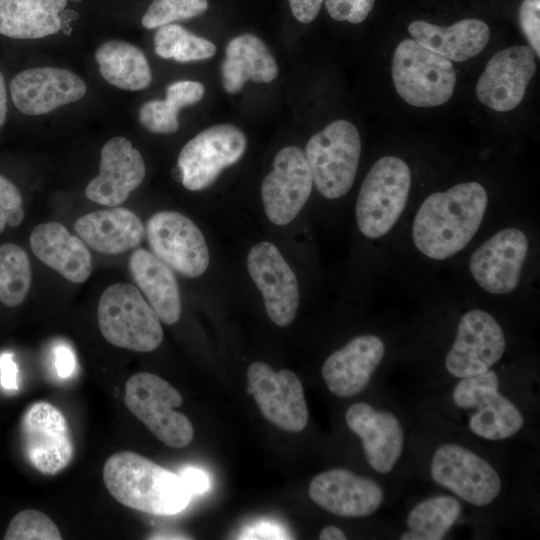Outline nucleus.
Masks as SVG:
<instances>
[{
    "mask_svg": "<svg viewBox=\"0 0 540 540\" xmlns=\"http://www.w3.org/2000/svg\"><path fill=\"white\" fill-rule=\"evenodd\" d=\"M5 540H60L57 525L45 513L38 510H23L10 521L4 535Z\"/></svg>",
    "mask_w": 540,
    "mask_h": 540,
    "instance_id": "c9c22d12",
    "label": "nucleus"
},
{
    "mask_svg": "<svg viewBox=\"0 0 540 540\" xmlns=\"http://www.w3.org/2000/svg\"><path fill=\"white\" fill-rule=\"evenodd\" d=\"M72 1H74V2H79V1H81V0H72Z\"/></svg>",
    "mask_w": 540,
    "mask_h": 540,
    "instance_id": "49530a36",
    "label": "nucleus"
},
{
    "mask_svg": "<svg viewBox=\"0 0 540 540\" xmlns=\"http://www.w3.org/2000/svg\"><path fill=\"white\" fill-rule=\"evenodd\" d=\"M497 374L487 370L481 374L461 378L452 398L464 409L475 408L470 416L469 428L487 440H503L514 436L524 425L519 409L498 391Z\"/></svg>",
    "mask_w": 540,
    "mask_h": 540,
    "instance_id": "6e6552de",
    "label": "nucleus"
},
{
    "mask_svg": "<svg viewBox=\"0 0 540 540\" xmlns=\"http://www.w3.org/2000/svg\"><path fill=\"white\" fill-rule=\"evenodd\" d=\"M178 475L191 495L204 493L209 487L207 474L198 468L186 467Z\"/></svg>",
    "mask_w": 540,
    "mask_h": 540,
    "instance_id": "ea45409f",
    "label": "nucleus"
},
{
    "mask_svg": "<svg viewBox=\"0 0 540 540\" xmlns=\"http://www.w3.org/2000/svg\"><path fill=\"white\" fill-rule=\"evenodd\" d=\"M345 418L349 429L361 439L368 464L378 473H389L399 460L404 444V431L398 418L364 402L351 405Z\"/></svg>",
    "mask_w": 540,
    "mask_h": 540,
    "instance_id": "5701e85b",
    "label": "nucleus"
},
{
    "mask_svg": "<svg viewBox=\"0 0 540 540\" xmlns=\"http://www.w3.org/2000/svg\"><path fill=\"white\" fill-rule=\"evenodd\" d=\"M248 386L262 415L282 430L301 432L309 411L302 383L286 369L275 372L268 364L253 362L247 369Z\"/></svg>",
    "mask_w": 540,
    "mask_h": 540,
    "instance_id": "ddd939ff",
    "label": "nucleus"
},
{
    "mask_svg": "<svg viewBox=\"0 0 540 540\" xmlns=\"http://www.w3.org/2000/svg\"><path fill=\"white\" fill-rule=\"evenodd\" d=\"M310 498L328 512L341 517H366L378 510L384 499L381 486L371 478L335 468L315 476Z\"/></svg>",
    "mask_w": 540,
    "mask_h": 540,
    "instance_id": "412c9836",
    "label": "nucleus"
},
{
    "mask_svg": "<svg viewBox=\"0 0 540 540\" xmlns=\"http://www.w3.org/2000/svg\"><path fill=\"white\" fill-rule=\"evenodd\" d=\"M154 50L161 58L181 63L209 59L216 53L214 43L177 24L158 28L154 36Z\"/></svg>",
    "mask_w": 540,
    "mask_h": 540,
    "instance_id": "473e14b6",
    "label": "nucleus"
},
{
    "mask_svg": "<svg viewBox=\"0 0 540 540\" xmlns=\"http://www.w3.org/2000/svg\"><path fill=\"white\" fill-rule=\"evenodd\" d=\"M146 167L130 140L114 137L101 150L99 174L85 188L86 197L98 204L116 207L144 180Z\"/></svg>",
    "mask_w": 540,
    "mask_h": 540,
    "instance_id": "aec40b11",
    "label": "nucleus"
},
{
    "mask_svg": "<svg viewBox=\"0 0 540 540\" xmlns=\"http://www.w3.org/2000/svg\"><path fill=\"white\" fill-rule=\"evenodd\" d=\"M145 233L152 253L176 272L191 278L209 265V250L201 230L185 215L160 211L147 221Z\"/></svg>",
    "mask_w": 540,
    "mask_h": 540,
    "instance_id": "9d476101",
    "label": "nucleus"
},
{
    "mask_svg": "<svg viewBox=\"0 0 540 540\" xmlns=\"http://www.w3.org/2000/svg\"><path fill=\"white\" fill-rule=\"evenodd\" d=\"M522 33L537 58L540 56V0H523L518 12Z\"/></svg>",
    "mask_w": 540,
    "mask_h": 540,
    "instance_id": "58836bf2",
    "label": "nucleus"
},
{
    "mask_svg": "<svg viewBox=\"0 0 540 540\" xmlns=\"http://www.w3.org/2000/svg\"><path fill=\"white\" fill-rule=\"evenodd\" d=\"M86 91V84L78 75L57 67L23 70L10 83L14 105L20 112L31 116L43 115L76 102Z\"/></svg>",
    "mask_w": 540,
    "mask_h": 540,
    "instance_id": "6ab92c4d",
    "label": "nucleus"
},
{
    "mask_svg": "<svg viewBox=\"0 0 540 540\" xmlns=\"http://www.w3.org/2000/svg\"><path fill=\"white\" fill-rule=\"evenodd\" d=\"M204 92L203 84L197 81L173 82L166 89L165 100H150L142 104L139 122L152 133H174L179 127L178 111L199 102Z\"/></svg>",
    "mask_w": 540,
    "mask_h": 540,
    "instance_id": "7c9ffc66",
    "label": "nucleus"
},
{
    "mask_svg": "<svg viewBox=\"0 0 540 540\" xmlns=\"http://www.w3.org/2000/svg\"><path fill=\"white\" fill-rule=\"evenodd\" d=\"M461 514L460 503L451 496L438 495L417 504L407 516L408 531L401 540H440Z\"/></svg>",
    "mask_w": 540,
    "mask_h": 540,
    "instance_id": "2f4dec72",
    "label": "nucleus"
},
{
    "mask_svg": "<svg viewBox=\"0 0 540 540\" xmlns=\"http://www.w3.org/2000/svg\"><path fill=\"white\" fill-rule=\"evenodd\" d=\"M54 364L57 374L62 378H68L75 372L76 360L72 350L64 345H57L54 349Z\"/></svg>",
    "mask_w": 540,
    "mask_h": 540,
    "instance_id": "37998d69",
    "label": "nucleus"
},
{
    "mask_svg": "<svg viewBox=\"0 0 540 540\" xmlns=\"http://www.w3.org/2000/svg\"><path fill=\"white\" fill-rule=\"evenodd\" d=\"M0 382L7 390H18V367L10 352L2 353L0 356Z\"/></svg>",
    "mask_w": 540,
    "mask_h": 540,
    "instance_id": "79ce46f5",
    "label": "nucleus"
},
{
    "mask_svg": "<svg viewBox=\"0 0 540 540\" xmlns=\"http://www.w3.org/2000/svg\"><path fill=\"white\" fill-rule=\"evenodd\" d=\"M7 115V95L5 88V80L3 74L0 72V126H2L6 120Z\"/></svg>",
    "mask_w": 540,
    "mask_h": 540,
    "instance_id": "a18cd8bd",
    "label": "nucleus"
},
{
    "mask_svg": "<svg viewBox=\"0 0 540 540\" xmlns=\"http://www.w3.org/2000/svg\"><path fill=\"white\" fill-rule=\"evenodd\" d=\"M95 59L101 76L119 89L143 90L152 81L144 52L126 41L111 40L103 43L97 48Z\"/></svg>",
    "mask_w": 540,
    "mask_h": 540,
    "instance_id": "c756f323",
    "label": "nucleus"
},
{
    "mask_svg": "<svg viewBox=\"0 0 540 540\" xmlns=\"http://www.w3.org/2000/svg\"><path fill=\"white\" fill-rule=\"evenodd\" d=\"M535 56L527 45L511 46L493 55L478 79V100L499 112L517 107L535 74Z\"/></svg>",
    "mask_w": 540,
    "mask_h": 540,
    "instance_id": "f3484780",
    "label": "nucleus"
},
{
    "mask_svg": "<svg viewBox=\"0 0 540 540\" xmlns=\"http://www.w3.org/2000/svg\"><path fill=\"white\" fill-rule=\"evenodd\" d=\"M23 219V200L19 189L0 175V233L6 225L16 227Z\"/></svg>",
    "mask_w": 540,
    "mask_h": 540,
    "instance_id": "e433bc0d",
    "label": "nucleus"
},
{
    "mask_svg": "<svg viewBox=\"0 0 540 540\" xmlns=\"http://www.w3.org/2000/svg\"><path fill=\"white\" fill-rule=\"evenodd\" d=\"M66 4L67 0H0V34L16 39L56 34Z\"/></svg>",
    "mask_w": 540,
    "mask_h": 540,
    "instance_id": "c85d7f7f",
    "label": "nucleus"
},
{
    "mask_svg": "<svg viewBox=\"0 0 540 540\" xmlns=\"http://www.w3.org/2000/svg\"><path fill=\"white\" fill-rule=\"evenodd\" d=\"M221 74L224 90L236 93L247 81H273L278 75V66L265 43L256 35L245 33L227 44Z\"/></svg>",
    "mask_w": 540,
    "mask_h": 540,
    "instance_id": "cd10ccee",
    "label": "nucleus"
},
{
    "mask_svg": "<svg viewBox=\"0 0 540 540\" xmlns=\"http://www.w3.org/2000/svg\"><path fill=\"white\" fill-rule=\"evenodd\" d=\"M384 354L385 346L378 336L367 334L353 338L323 363L321 374L327 388L340 398L361 393Z\"/></svg>",
    "mask_w": 540,
    "mask_h": 540,
    "instance_id": "4be33fe9",
    "label": "nucleus"
},
{
    "mask_svg": "<svg viewBox=\"0 0 540 540\" xmlns=\"http://www.w3.org/2000/svg\"><path fill=\"white\" fill-rule=\"evenodd\" d=\"M374 3L375 0H325L326 9L334 20L353 24L363 22Z\"/></svg>",
    "mask_w": 540,
    "mask_h": 540,
    "instance_id": "4c0bfd02",
    "label": "nucleus"
},
{
    "mask_svg": "<svg viewBox=\"0 0 540 540\" xmlns=\"http://www.w3.org/2000/svg\"><path fill=\"white\" fill-rule=\"evenodd\" d=\"M103 481L119 503L154 515L179 513L192 496L178 474L131 451L115 453L106 460Z\"/></svg>",
    "mask_w": 540,
    "mask_h": 540,
    "instance_id": "f03ea898",
    "label": "nucleus"
},
{
    "mask_svg": "<svg viewBox=\"0 0 540 540\" xmlns=\"http://www.w3.org/2000/svg\"><path fill=\"white\" fill-rule=\"evenodd\" d=\"M313 185L305 153L297 146L275 155L272 171L264 178L261 196L268 219L279 226L290 223L307 202Z\"/></svg>",
    "mask_w": 540,
    "mask_h": 540,
    "instance_id": "2eb2a0df",
    "label": "nucleus"
},
{
    "mask_svg": "<svg viewBox=\"0 0 540 540\" xmlns=\"http://www.w3.org/2000/svg\"><path fill=\"white\" fill-rule=\"evenodd\" d=\"M503 330L488 312L473 309L459 321L445 366L454 377L465 378L489 370L504 354Z\"/></svg>",
    "mask_w": 540,
    "mask_h": 540,
    "instance_id": "4468645a",
    "label": "nucleus"
},
{
    "mask_svg": "<svg viewBox=\"0 0 540 540\" xmlns=\"http://www.w3.org/2000/svg\"><path fill=\"white\" fill-rule=\"evenodd\" d=\"M74 229L87 246L111 255L135 248L145 236L139 217L122 207L88 213L76 220Z\"/></svg>",
    "mask_w": 540,
    "mask_h": 540,
    "instance_id": "393cba45",
    "label": "nucleus"
},
{
    "mask_svg": "<svg viewBox=\"0 0 540 540\" xmlns=\"http://www.w3.org/2000/svg\"><path fill=\"white\" fill-rule=\"evenodd\" d=\"M247 268L262 294L270 320L281 327L290 325L299 307V287L277 247L267 241L254 245L247 256Z\"/></svg>",
    "mask_w": 540,
    "mask_h": 540,
    "instance_id": "dca6fc26",
    "label": "nucleus"
},
{
    "mask_svg": "<svg viewBox=\"0 0 540 540\" xmlns=\"http://www.w3.org/2000/svg\"><path fill=\"white\" fill-rule=\"evenodd\" d=\"M527 254L526 235L516 228L502 229L474 251L470 272L486 292L507 294L518 286Z\"/></svg>",
    "mask_w": 540,
    "mask_h": 540,
    "instance_id": "a211bd4d",
    "label": "nucleus"
},
{
    "mask_svg": "<svg viewBox=\"0 0 540 540\" xmlns=\"http://www.w3.org/2000/svg\"><path fill=\"white\" fill-rule=\"evenodd\" d=\"M325 0H289L294 17L301 23H311L317 17Z\"/></svg>",
    "mask_w": 540,
    "mask_h": 540,
    "instance_id": "a19ab883",
    "label": "nucleus"
},
{
    "mask_svg": "<svg viewBox=\"0 0 540 540\" xmlns=\"http://www.w3.org/2000/svg\"><path fill=\"white\" fill-rule=\"evenodd\" d=\"M129 270L159 319L168 325L176 323L181 315V297L172 269L152 252L138 248L130 255Z\"/></svg>",
    "mask_w": 540,
    "mask_h": 540,
    "instance_id": "bb28decb",
    "label": "nucleus"
},
{
    "mask_svg": "<svg viewBox=\"0 0 540 540\" xmlns=\"http://www.w3.org/2000/svg\"><path fill=\"white\" fill-rule=\"evenodd\" d=\"M430 472L433 480L475 506H486L499 495L501 479L486 460L466 447L444 444L435 451Z\"/></svg>",
    "mask_w": 540,
    "mask_h": 540,
    "instance_id": "f8f14e48",
    "label": "nucleus"
},
{
    "mask_svg": "<svg viewBox=\"0 0 540 540\" xmlns=\"http://www.w3.org/2000/svg\"><path fill=\"white\" fill-rule=\"evenodd\" d=\"M34 255L73 283H84L92 273V257L80 237L58 222L37 225L30 235Z\"/></svg>",
    "mask_w": 540,
    "mask_h": 540,
    "instance_id": "b1692460",
    "label": "nucleus"
},
{
    "mask_svg": "<svg viewBox=\"0 0 540 540\" xmlns=\"http://www.w3.org/2000/svg\"><path fill=\"white\" fill-rule=\"evenodd\" d=\"M97 321L102 336L116 347L151 352L163 341L158 315L138 288L129 283H116L104 290Z\"/></svg>",
    "mask_w": 540,
    "mask_h": 540,
    "instance_id": "7ed1b4c3",
    "label": "nucleus"
},
{
    "mask_svg": "<svg viewBox=\"0 0 540 540\" xmlns=\"http://www.w3.org/2000/svg\"><path fill=\"white\" fill-rule=\"evenodd\" d=\"M208 9V0H153L142 17L147 29L196 17Z\"/></svg>",
    "mask_w": 540,
    "mask_h": 540,
    "instance_id": "f704fd0d",
    "label": "nucleus"
},
{
    "mask_svg": "<svg viewBox=\"0 0 540 540\" xmlns=\"http://www.w3.org/2000/svg\"><path fill=\"white\" fill-rule=\"evenodd\" d=\"M21 434L27 461L44 475L64 470L74 457V443L68 422L53 404L40 401L25 411Z\"/></svg>",
    "mask_w": 540,
    "mask_h": 540,
    "instance_id": "9b49d317",
    "label": "nucleus"
},
{
    "mask_svg": "<svg viewBox=\"0 0 540 540\" xmlns=\"http://www.w3.org/2000/svg\"><path fill=\"white\" fill-rule=\"evenodd\" d=\"M413 40L430 51L448 59L462 62L478 55L488 44L490 29L480 19H462L442 27L423 20L408 26Z\"/></svg>",
    "mask_w": 540,
    "mask_h": 540,
    "instance_id": "a878e982",
    "label": "nucleus"
},
{
    "mask_svg": "<svg viewBox=\"0 0 540 540\" xmlns=\"http://www.w3.org/2000/svg\"><path fill=\"white\" fill-rule=\"evenodd\" d=\"M488 196L478 182H463L429 195L413 222L416 248L434 260H445L464 249L478 231Z\"/></svg>",
    "mask_w": 540,
    "mask_h": 540,
    "instance_id": "f257e3e1",
    "label": "nucleus"
},
{
    "mask_svg": "<svg viewBox=\"0 0 540 540\" xmlns=\"http://www.w3.org/2000/svg\"><path fill=\"white\" fill-rule=\"evenodd\" d=\"M246 147L244 133L234 125L218 124L203 130L179 153L177 167L183 186L191 191L207 188L223 169L240 160Z\"/></svg>",
    "mask_w": 540,
    "mask_h": 540,
    "instance_id": "1a4fd4ad",
    "label": "nucleus"
},
{
    "mask_svg": "<svg viewBox=\"0 0 540 540\" xmlns=\"http://www.w3.org/2000/svg\"><path fill=\"white\" fill-rule=\"evenodd\" d=\"M32 281L29 257L25 250L12 243L0 246V302L9 307L20 305Z\"/></svg>",
    "mask_w": 540,
    "mask_h": 540,
    "instance_id": "72a5a7b5",
    "label": "nucleus"
},
{
    "mask_svg": "<svg viewBox=\"0 0 540 540\" xmlns=\"http://www.w3.org/2000/svg\"><path fill=\"white\" fill-rule=\"evenodd\" d=\"M391 73L398 95L415 107H435L446 103L456 85L452 62L413 39H405L397 45Z\"/></svg>",
    "mask_w": 540,
    "mask_h": 540,
    "instance_id": "39448f33",
    "label": "nucleus"
},
{
    "mask_svg": "<svg viewBox=\"0 0 540 540\" xmlns=\"http://www.w3.org/2000/svg\"><path fill=\"white\" fill-rule=\"evenodd\" d=\"M411 171L396 156L377 160L367 173L356 202L360 232L371 239L386 235L401 216L410 192Z\"/></svg>",
    "mask_w": 540,
    "mask_h": 540,
    "instance_id": "20e7f679",
    "label": "nucleus"
},
{
    "mask_svg": "<svg viewBox=\"0 0 540 540\" xmlns=\"http://www.w3.org/2000/svg\"><path fill=\"white\" fill-rule=\"evenodd\" d=\"M320 540H345V533L336 526H326L319 533Z\"/></svg>",
    "mask_w": 540,
    "mask_h": 540,
    "instance_id": "c03bdc74",
    "label": "nucleus"
},
{
    "mask_svg": "<svg viewBox=\"0 0 540 540\" xmlns=\"http://www.w3.org/2000/svg\"><path fill=\"white\" fill-rule=\"evenodd\" d=\"M360 154L358 129L346 120L331 122L309 139L305 156L313 183L325 198H340L351 189Z\"/></svg>",
    "mask_w": 540,
    "mask_h": 540,
    "instance_id": "0eeeda50",
    "label": "nucleus"
},
{
    "mask_svg": "<svg viewBox=\"0 0 540 540\" xmlns=\"http://www.w3.org/2000/svg\"><path fill=\"white\" fill-rule=\"evenodd\" d=\"M180 392L152 373L132 375L125 384L124 403L161 442L184 448L194 436V428L184 414L175 410L182 404Z\"/></svg>",
    "mask_w": 540,
    "mask_h": 540,
    "instance_id": "423d86ee",
    "label": "nucleus"
}]
</instances>
